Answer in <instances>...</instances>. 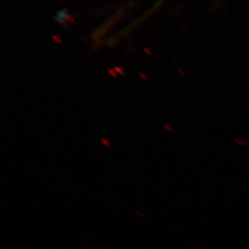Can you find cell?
<instances>
[{
    "label": "cell",
    "instance_id": "cell-1",
    "mask_svg": "<svg viewBox=\"0 0 249 249\" xmlns=\"http://www.w3.org/2000/svg\"><path fill=\"white\" fill-rule=\"evenodd\" d=\"M67 18V11L64 9V10H60L57 12V14L55 16V20L58 22H61L63 18Z\"/></svg>",
    "mask_w": 249,
    "mask_h": 249
}]
</instances>
